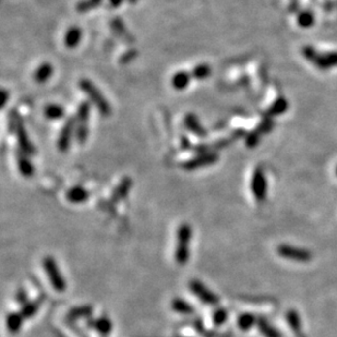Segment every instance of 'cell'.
<instances>
[{"label": "cell", "mask_w": 337, "mask_h": 337, "mask_svg": "<svg viewBox=\"0 0 337 337\" xmlns=\"http://www.w3.org/2000/svg\"><path fill=\"white\" fill-rule=\"evenodd\" d=\"M79 87L84 94H87L90 102L97 108L100 115L104 116V117H108L112 114V107H110L108 100L104 97L103 93L92 81H90L88 79L80 80Z\"/></svg>", "instance_id": "obj_1"}, {"label": "cell", "mask_w": 337, "mask_h": 337, "mask_svg": "<svg viewBox=\"0 0 337 337\" xmlns=\"http://www.w3.org/2000/svg\"><path fill=\"white\" fill-rule=\"evenodd\" d=\"M10 127H11L13 134L16 135L20 151H22L28 155L35 154V148L29 138L27 130H25L23 120L16 110H12L11 114H10Z\"/></svg>", "instance_id": "obj_2"}, {"label": "cell", "mask_w": 337, "mask_h": 337, "mask_svg": "<svg viewBox=\"0 0 337 337\" xmlns=\"http://www.w3.org/2000/svg\"><path fill=\"white\" fill-rule=\"evenodd\" d=\"M192 239V228L189 224H181L177 230V245L175 259L180 265L187 264L190 256V241Z\"/></svg>", "instance_id": "obj_3"}, {"label": "cell", "mask_w": 337, "mask_h": 337, "mask_svg": "<svg viewBox=\"0 0 337 337\" xmlns=\"http://www.w3.org/2000/svg\"><path fill=\"white\" fill-rule=\"evenodd\" d=\"M91 113V104L87 100L79 105L75 114V137L78 143L84 144L89 137V118Z\"/></svg>", "instance_id": "obj_4"}, {"label": "cell", "mask_w": 337, "mask_h": 337, "mask_svg": "<svg viewBox=\"0 0 337 337\" xmlns=\"http://www.w3.org/2000/svg\"><path fill=\"white\" fill-rule=\"evenodd\" d=\"M43 269L46 273L48 280L52 287L57 291V293H63L67 289V283L63 278V275L60 272L58 264L53 256H46L43 259Z\"/></svg>", "instance_id": "obj_5"}, {"label": "cell", "mask_w": 337, "mask_h": 337, "mask_svg": "<svg viewBox=\"0 0 337 337\" xmlns=\"http://www.w3.org/2000/svg\"><path fill=\"white\" fill-rule=\"evenodd\" d=\"M303 55L309 61L313 62L315 66L321 69H329L337 66V53H329L324 55H320L316 53V50L310 46H306L303 48Z\"/></svg>", "instance_id": "obj_6"}, {"label": "cell", "mask_w": 337, "mask_h": 337, "mask_svg": "<svg viewBox=\"0 0 337 337\" xmlns=\"http://www.w3.org/2000/svg\"><path fill=\"white\" fill-rule=\"evenodd\" d=\"M276 251H277V254L280 255L281 258L293 260L295 262L306 263L312 260V253L309 250L294 247V245H280L276 249Z\"/></svg>", "instance_id": "obj_7"}, {"label": "cell", "mask_w": 337, "mask_h": 337, "mask_svg": "<svg viewBox=\"0 0 337 337\" xmlns=\"http://www.w3.org/2000/svg\"><path fill=\"white\" fill-rule=\"evenodd\" d=\"M217 160H218L217 154L214 152L200 153L197 155V156H194L192 158L185 160V162L184 163H181L180 166L183 169L191 172V170H197L200 168L208 167V166L215 164Z\"/></svg>", "instance_id": "obj_8"}, {"label": "cell", "mask_w": 337, "mask_h": 337, "mask_svg": "<svg viewBox=\"0 0 337 337\" xmlns=\"http://www.w3.org/2000/svg\"><path fill=\"white\" fill-rule=\"evenodd\" d=\"M189 288L191 293H193L199 300L202 303L211 306H216L219 303L218 296L214 294L212 290H210L206 286L198 279H193L189 283Z\"/></svg>", "instance_id": "obj_9"}, {"label": "cell", "mask_w": 337, "mask_h": 337, "mask_svg": "<svg viewBox=\"0 0 337 337\" xmlns=\"http://www.w3.org/2000/svg\"><path fill=\"white\" fill-rule=\"evenodd\" d=\"M75 137V117H69L66 122H64L63 125L60 129V132L58 135L57 145L59 151L61 152H67L69 150L70 145H71V141Z\"/></svg>", "instance_id": "obj_10"}, {"label": "cell", "mask_w": 337, "mask_h": 337, "mask_svg": "<svg viewBox=\"0 0 337 337\" xmlns=\"http://www.w3.org/2000/svg\"><path fill=\"white\" fill-rule=\"evenodd\" d=\"M251 191L258 202H263L268 193V184L262 168L258 167L253 173L251 179Z\"/></svg>", "instance_id": "obj_11"}, {"label": "cell", "mask_w": 337, "mask_h": 337, "mask_svg": "<svg viewBox=\"0 0 337 337\" xmlns=\"http://www.w3.org/2000/svg\"><path fill=\"white\" fill-rule=\"evenodd\" d=\"M184 124L189 132L197 135L199 138H205L208 135V131L203 127V124L201 123L199 117L193 113H189L184 116Z\"/></svg>", "instance_id": "obj_12"}, {"label": "cell", "mask_w": 337, "mask_h": 337, "mask_svg": "<svg viewBox=\"0 0 337 337\" xmlns=\"http://www.w3.org/2000/svg\"><path fill=\"white\" fill-rule=\"evenodd\" d=\"M89 197H90L89 191L85 188H83L82 185H74V187L70 188L66 193L67 200L70 203H73V204H80V203L87 202Z\"/></svg>", "instance_id": "obj_13"}, {"label": "cell", "mask_w": 337, "mask_h": 337, "mask_svg": "<svg viewBox=\"0 0 337 337\" xmlns=\"http://www.w3.org/2000/svg\"><path fill=\"white\" fill-rule=\"evenodd\" d=\"M131 188H132V180L129 177H124L118 184L117 187L115 188L114 192L112 193V197H110V201H112L113 203H118L119 201H122L127 197Z\"/></svg>", "instance_id": "obj_14"}, {"label": "cell", "mask_w": 337, "mask_h": 337, "mask_svg": "<svg viewBox=\"0 0 337 337\" xmlns=\"http://www.w3.org/2000/svg\"><path fill=\"white\" fill-rule=\"evenodd\" d=\"M29 156L30 155L25 154L24 152H22V151H20V152L17 154V163H18L19 172L25 178H30L34 175L33 164L31 163Z\"/></svg>", "instance_id": "obj_15"}, {"label": "cell", "mask_w": 337, "mask_h": 337, "mask_svg": "<svg viewBox=\"0 0 337 337\" xmlns=\"http://www.w3.org/2000/svg\"><path fill=\"white\" fill-rule=\"evenodd\" d=\"M191 80H192L191 73L187 71H178L173 75L170 83L176 91H184L189 87Z\"/></svg>", "instance_id": "obj_16"}, {"label": "cell", "mask_w": 337, "mask_h": 337, "mask_svg": "<svg viewBox=\"0 0 337 337\" xmlns=\"http://www.w3.org/2000/svg\"><path fill=\"white\" fill-rule=\"evenodd\" d=\"M54 73V68L49 62H43L39 64L34 72V80L39 84L46 83L52 78Z\"/></svg>", "instance_id": "obj_17"}, {"label": "cell", "mask_w": 337, "mask_h": 337, "mask_svg": "<svg viewBox=\"0 0 337 337\" xmlns=\"http://www.w3.org/2000/svg\"><path fill=\"white\" fill-rule=\"evenodd\" d=\"M110 28H112L113 32H115L116 35H117L120 39H123V41L127 43L133 42V37L127 31V28L124 27V23L123 20H120L119 18L114 19L113 21L110 22Z\"/></svg>", "instance_id": "obj_18"}, {"label": "cell", "mask_w": 337, "mask_h": 337, "mask_svg": "<svg viewBox=\"0 0 337 337\" xmlns=\"http://www.w3.org/2000/svg\"><path fill=\"white\" fill-rule=\"evenodd\" d=\"M82 39V30L78 27L70 28L64 35V45L68 48H75L79 46Z\"/></svg>", "instance_id": "obj_19"}, {"label": "cell", "mask_w": 337, "mask_h": 337, "mask_svg": "<svg viewBox=\"0 0 337 337\" xmlns=\"http://www.w3.org/2000/svg\"><path fill=\"white\" fill-rule=\"evenodd\" d=\"M89 324L91 328L96 330L98 333L103 336L108 335L113 329V323L110 322L107 316H100V318L96 320L90 321Z\"/></svg>", "instance_id": "obj_20"}, {"label": "cell", "mask_w": 337, "mask_h": 337, "mask_svg": "<svg viewBox=\"0 0 337 337\" xmlns=\"http://www.w3.org/2000/svg\"><path fill=\"white\" fill-rule=\"evenodd\" d=\"M24 318L20 312H11L7 315V329L11 334H17L21 330Z\"/></svg>", "instance_id": "obj_21"}, {"label": "cell", "mask_w": 337, "mask_h": 337, "mask_svg": "<svg viewBox=\"0 0 337 337\" xmlns=\"http://www.w3.org/2000/svg\"><path fill=\"white\" fill-rule=\"evenodd\" d=\"M286 320L287 323L290 326V329L293 330L294 333L297 337H305L303 335V328H301V320L300 316L296 310H289L286 313Z\"/></svg>", "instance_id": "obj_22"}, {"label": "cell", "mask_w": 337, "mask_h": 337, "mask_svg": "<svg viewBox=\"0 0 337 337\" xmlns=\"http://www.w3.org/2000/svg\"><path fill=\"white\" fill-rule=\"evenodd\" d=\"M45 117L49 120H60L64 117V108L58 104H49L44 108Z\"/></svg>", "instance_id": "obj_23"}, {"label": "cell", "mask_w": 337, "mask_h": 337, "mask_svg": "<svg viewBox=\"0 0 337 337\" xmlns=\"http://www.w3.org/2000/svg\"><path fill=\"white\" fill-rule=\"evenodd\" d=\"M172 309L175 312L180 313V314H191L194 312V308L191 306L188 301H185L181 298H175L173 299L172 304Z\"/></svg>", "instance_id": "obj_24"}, {"label": "cell", "mask_w": 337, "mask_h": 337, "mask_svg": "<svg viewBox=\"0 0 337 337\" xmlns=\"http://www.w3.org/2000/svg\"><path fill=\"white\" fill-rule=\"evenodd\" d=\"M39 305H41V301H38V300L28 301L27 304H24L21 306V309H20L19 312L22 314L24 319H31L37 313V311L39 309Z\"/></svg>", "instance_id": "obj_25"}, {"label": "cell", "mask_w": 337, "mask_h": 337, "mask_svg": "<svg viewBox=\"0 0 337 337\" xmlns=\"http://www.w3.org/2000/svg\"><path fill=\"white\" fill-rule=\"evenodd\" d=\"M256 324H258V328L261 332V334H263L264 337H281V334L279 332L276 330L274 326L269 324L268 321L265 319H258Z\"/></svg>", "instance_id": "obj_26"}, {"label": "cell", "mask_w": 337, "mask_h": 337, "mask_svg": "<svg viewBox=\"0 0 337 337\" xmlns=\"http://www.w3.org/2000/svg\"><path fill=\"white\" fill-rule=\"evenodd\" d=\"M92 313H93V308L91 306H75V308L69 311L68 318L70 320H77V319L91 316Z\"/></svg>", "instance_id": "obj_27"}, {"label": "cell", "mask_w": 337, "mask_h": 337, "mask_svg": "<svg viewBox=\"0 0 337 337\" xmlns=\"http://www.w3.org/2000/svg\"><path fill=\"white\" fill-rule=\"evenodd\" d=\"M211 73H212V68H211V66H209L208 63H199L192 69V71H191L192 79L199 80V81L208 79Z\"/></svg>", "instance_id": "obj_28"}, {"label": "cell", "mask_w": 337, "mask_h": 337, "mask_svg": "<svg viewBox=\"0 0 337 337\" xmlns=\"http://www.w3.org/2000/svg\"><path fill=\"white\" fill-rule=\"evenodd\" d=\"M256 322H258V320L253 314L244 313L238 318V326L240 330L249 331L254 324H256Z\"/></svg>", "instance_id": "obj_29"}, {"label": "cell", "mask_w": 337, "mask_h": 337, "mask_svg": "<svg viewBox=\"0 0 337 337\" xmlns=\"http://www.w3.org/2000/svg\"><path fill=\"white\" fill-rule=\"evenodd\" d=\"M102 3L103 0H81L77 4V11L81 13L92 11V10L99 7Z\"/></svg>", "instance_id": "obj_30"}, {"label": "cell", "mask_w": 337, "mask_h": 337, "mask_svg": "<svg viewBox=\"0 0 337 337\" xmlns=\"http://www.w3.org/2000/svg\"><path fill=\"white\" fill-rule=\"evenodd\" d=\"M228 319L227 310L224 308H218L214 311L213 313V322L216 326L223 325Z\"/></svg>", "instance_id": "obj_31"}, {"label": "cell", "mask_w": 337, "mask_h": 337, "mask_svg": "<svg viewBox=\"0 0 337 337\" xmlns=\"http://www.w3.org/2000/svg\"><path fill=\"white\" fill-rule=\"evenodd\" d=\"M288 108V104L284 98H279L278 100H276L273 106L269 109L270 115H279L286 112V109Z\"/></svg>", "instance_id": "obj_32"}, {"label": "cell", "mask_w": 337, "mask_h": 337, "mask_svg": "<svg viewBox=\"0 0 337 337\" xmlns=\"http://www.w3.org/2000/svg\"><path fill=\"white\" fill-rule=\"evenodd\" d=\"M313 22H314V18L312 16V13L306 11V12H303V13L299 14L298 23H299L300 27L310 28V27H312Z\"/></svg>", "instance_id": "obj_33"}, {"label": "cell", "mask_w": 337, "mask_h": 337, "mask_svg": "<svg viewBox=\"0 0 337 337\" xmlns=\"http://www.w3.org/2000/svg\"><path fill=\"white\" fill-rule=\"evenodd\" d=\"M16 300L18 301V303L20 305H24V304H27L28 303V295L27 293H25V290L23 289H20L18 293H17V297H16Z\"/></svg>", "instance_id": "obj_34"}, {"label": "cell", "mask_w": 337, "mask_h": 337, "mask_svg": "<svg viewBox=\"0 0 337 337\" xmlns=\"http://www.w3.org/2000/svg\"><path fill=\"white\" fill-rule=\"evenodd\" d=\"M258 141H259V135L256 132H252L251 134L248 135V138H247V145H249V147H254V145L258 143Z\"/></svg>", "instance_id": "obj_35"}, {"label": "cell", "mask_w": 337, "mask_h": 337, "mask_svg": "<svg viewBox=\"0 0 337 337\" xmlns=\"http://www.w3.org/2000/svg\"><path fill=\"white\" fill-rule=\"evenodd\" d=\"M135 55H137V52H135V50H129V52H127L124 55H123L122 61L123 62L130 61V60L133 59V57L135 56Z\"/></svg>", "instance_id": "obj_36"}, {"label": "cell", "mask_w": 337, "mask_h": 337, "mask_svg": "<svg viewBox=\"0 0 337 337\" xmlns=\"http://www.w3.org/2000/svg\"><path fill=\"white\" fill-rule=\"evenodd\" d=\"M10 99V94L8 91L6 90H2V92H1V107L3 108L4 106L7 105V102Z\"/></svg>", "instance_id": "obj_37"}, {"label": "cell", "mask_w": 337, "mask_h": 337, "mask_svg": "<svg viewBox=\"0 0 337 337\" xmlns=\"http://www.w3.org/2000/svg\"><path fill=\"white\" fill-rule=\"evenodd\" d=\"M108 1L112 8H118L122 6V3L124 1V0H108Z\"/></svg>", "instance_id": "obj_38"}, {"label": "cell", "mask_w": 337, "mask_h": 337, "mask_svg": "<svg viewBox=\"0 0 337 337\" xmlns=\"http://www.w3.org/2000/svg\"><path fill=\"white\" fill-rule=\"evenodd\" d=\"M336 176H337V167H336Z\"/></svg>", "instance_id": "obj_39"}]
</instances>
